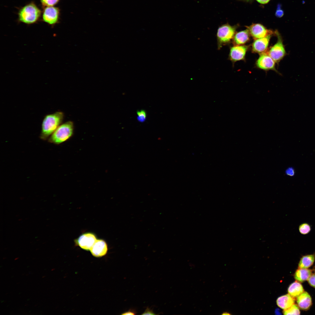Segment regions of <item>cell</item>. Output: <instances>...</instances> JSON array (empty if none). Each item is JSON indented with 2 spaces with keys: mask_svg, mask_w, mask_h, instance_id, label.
Here are the masks:
<instances>
[{
  "mask_svg": "<svg viewBox=\"0 0 315 315\" xmlns=\"http://www.w3.org/2000/svg\"><path fill=\"white\" fill-rule=\"evenodd\" d=\"M64 116V113L61 111H57L45 116L42 123L40 138L43 140L48 138L61 124Z\"/></svg>",
  "mask_w": 315,
  "mask_h": 315,
  "instance_id": "1",
  "label": "cell"
},
{
  "mask_svg": "<svg viewBox=\"0 0 315 315\" xmlns=\"http://www.w3.org/2000/svg\"><path fill=\"white\" fill-rule=\"evenodd\" d=\"M74 130V123L71 121L61 124L49 137L48 141L56 144L62 143L72 136Z\"/></svg>",
  "mask_w": 315,
  "mask_h": 315,
  "instance_id": "2",
  "label": "cell"
},
{
  "mask_svg": "<svg viewBox=\"0 0 315 315\" xmlns=\"http://www.w3.org/2000/svg\"><path fill=\"white\" fill-rule=\"evenodd\" d=\"M41 14L40 10L33 3L29 4L23 7L19 13V20L27 24L35 23Z\"/></svg>",
  "mask_w": 315,
  "mask_h": 315,
  "instance_id": "3",
  "label": "cell"
},
{
  "mask_svg": "<svg viewBox=\"0 0 315 315\" xmlns=\"http://www.w3.org/2000/svg\"><path fill=\"white\" fill-rule=\"evenodd\" d=\"M235 32V28L228 24H224L218 28L217 33L218 49L230 41L234 38Z\"/></svg>",
  "mask_w": 315,
  "mask_h": 315,
  "instance_id": "4",
  "label": "cell"
},
{
  "mask_svg": "<svg viewBox=\"0 0 315 315\" xmlns=\"http://www.w3.org/2000/svg\"><path fill=\"white\" fill-rule=\"evenodd\" d=\"M275 33L278 40L277 42L269 50L268 55L275 62H277L284 58L286 53L281 36L277 32Z\"/></svg>",
  "mask_w": 315,
  "mask_h": 315,
  "instance_id": "5",
  "label": "cell"
},
{
  "mask_svg": "<svg viewBox=\"0 0 315 315\" xmlns=\"http://www.w3.org/2000/svg\"><path fill=\"white\" fill-rule=\"evenodd\" d=\"M97 240L95 235L91 232L83 233L75 240L76 244L82 249L90 250Z\"/></svg>",
  "mask_w": 315,
  "mask_h": 315,
  "instance_id": "6",
  "label": "cell"
},
{
  "mask_svg": "<svg viewBox=\"0 0 315 315\" xmlns=\"http://www.w3.org/2000/svg\"><path fill=\"white\" fill-rule=\"evenodd\" d=\"M247 27L250 34L255 39L264 38L273 33L260 24H253Z\"/></svg>",
  "mask_w": 315,
  "mask_h": 315,
  "instance_id": "7",
  "label": "cell"
},
{
  "mask_svg": "<svg viewBox=\"0 0 315 315\" xmlns=\"http://www.w3.org/2000/svg\"><path fill=\"white\" fill-rule=\"evenodd\" d=\"M248 49L247 46L237 45L231 47L229 54V59L233 62L243 60Z\"/></svg>",
  "mask_w": 315,
  "mask_h": 315,
  "instance_id": "8",
  "label": "cell"
},
{
  "mask_svg": "<svg viewBox=\"0 0 315 315\" xmlns=\"http://www.w3.org/2000/svg\"><path fill=\"white\" fill-rule=\"evenodd\" d=\"M60 10L57 7L48 6L44 11L43 18L44 21L50 24L56 23L58 21Z\"/></svg>",
  "mask_w": 315,
  "mask_h": 315,
  "instance_id": "9",
  "label": "cell"
},
{
  "mask_svg": "<svg viewBox=\"0 0 315 315\" xmlns=\"http://www.w3.org/2000/svg\"><path fill=\"white\" fill-rule=\"evenodd\" d=\"M108 250L106 242L103 239H97L90 251L93 256L99 258L105 255Z\"/></svg>",
  "mask_w": 315,
  "mask_h": 315,
  "instance_id": "10",
  "label": "cell"
},
{
  "mask_svg": "<svg viewBox=\"0 0 315 315\" xmlns=\"http://www.w3.org/2000/svg\"><path fill=\"white\" fill-rule=\"evenodd\" d=\"M256 65L258 68L262 69L276 71L275 62L268 54H261L256 61Z\"/></svg>",
  "mask_w": 315,
  "mask_h": 315,
  "instance_id": "11",
  "label": "cell"
},
{
  "mask_svg": "<svg viewBox=\"0 0 315 315\" xmlns=\"http://www.w3.org/2000/svg\"><path fill=\"white\" fill-rule=\"evenodd\" d=\"M271 35L256 39L252 45L253 51L258 53H263L267 49Z\"/></svg>",
  "mask_w": 315,
  "mask_h": 315,
  "instance_id": "12",
  "label": "cell"
},
{
  "mask_svg": "<svg viewBox=\"0 0 315 315\" xmlns=\"http://www.w3.org/2000/svg\"><path fill=\"white\" fill-rule=\"evenodd\" d=\"M296 301L298 307L300 309L305 310L308 309L312 304L311 297L306 291H304L298 296Z\"/></svg>",
  "mask_w": 315,
  "mask_h": 315,
  "instance_id": "13",
  "label": "cell"
},
{
  "mask_svg": "<svg viewBox=\"0 0 315 315\" xmlns=\"http://www.w3.org/2000/svg\"><path fill=\"white\" fill-rule=\"evenodd\" d=\"M294 298L289 294H286L279 297L276 300L277 305L284 310L286 309L291 307L294 304Z\"/></svg>",
  "mask_w": 315,
  "mask_h": 315,
  "instance_id": "14",
  "label": "cell"
},
{
  "mask_svg": "<svg viewBox=\"0 0 315 315\" xmlns=\"http://www.w3.org/2000/svg\"><path fill=\"white\" fill-rule=\"evenodd\" d=\"M250 35L248 29L237 33L233 38L234 43L238 45L244 44L249 41Z\"/></svg>",
  "mask_w": 315,
  "mask_h": 315,
  "instance_id": "15",
  "label": "cell"
},
{
  "mask_svg": "<svg viewBox=\"0 0 315 315\" xmlns=\"http://www.w3.org/2000/svg\"><path fill=\"white\" fill-rule=\"evenodd\" d=\"M288 291L291 296L293 298H297L304 292V290L302 284L299 282L295 281L289 286Z\"/></svg>",
  "mask_w": 315,
  "mask_h": 315,
  "instance_id": "16",
  "label": "cell"
},
{
  "mask_svg": "<svg viewBox=\"0 0 315 315\" xmlns=\"http://www.w3.org/2000/svg\"><path fill=\"white\" fill-rule=\"evenodd\" d=\"M312 274V271L311 270L298 268L294 274V277L297 281L303 282L308 280Z\"/></svg>",
  "mask_w": 315,
  "mask_h": 315,
  "instance_id": "17",
  "label": "cell"
},
{
  "mask_svg": "<svg viewBox=\"0 0 315 315\" xmlns=\"http://www.w3.org/2000/svg\"><path fill=\"white\" fill-rule=\"evenodd\" d=\"M315 260V253L303 256L298 264L299 268L307 269L313 264Z\"/></svg>",
  "mask_w": 315,
  "mask_h": 315,
  "instance_id": "18",
  "label": "cell"
},
{
  "mask_svg": "<svg viewBox=\"0 0 315 315\" xmlns=\"http://www.w3.org/2000/svg\"><path fill=\"white\" fill-rule=\"evenodd\" d=\"M312 229L310 225L307 223H303L299 225L298 230L302 235H305L308 234Z\"/></svg>",
  "mask_w": 315,
  "mask_h": 315,
  "instance_id": "19",
  "label": "cell"
},
{
  "mask_svg": "<svg viewBox=\"0 0 315 315\" xmlns=\"http://www.w3.org/2000/svg\"><path fill=\"white\" fill-rule=\"evenodd\" d=\"M283 313L284 315H299L300 312L298 306L294 304L288 309L284 310Z\"/></svg>",
  "mask_w": 315,
  "mask_h": 315,
  "instance_id": "20",
  "label": "cell"
},
{
  "mask_svg": "<svg viewBox=\"0 0 315 315\" xmlns=\"http://www.w3.org/2000/svg\"><path fill=\"white\" fill-rule=\"evenodd\" d=\"M137 119L140 122L143 123L145 121L146 117V113L144 110H141L137 111Z\"/></svg>",
  "mask_w": 315,
  "mask_h": 315,
  "instance_id": "21",
  "label": "cell"
},
{
  "mask_svg": "<svg viewBox=\"0 0 315 315\" xmlns=\"http://www.w3.org/2000/svg\"><path fill=\"white\" fill-rule=\"evenodd\" d=\"M59 0H41L42 4L47 6H52L56 4Z\"/></svg>",
  "mask_w": 315,
  "mask_h": 315,
  "instance_id": "22",
  "label": "cell"
},
{
  "mask_svg": "<svg viewBox=\"0 0 315 315\" xmlns=\"http://www.w3.org/2000/svg\"><path fill=\"white\" fill-rule=\"evenodd\" d=\"M285 173L287 176H293L295 174V169L292 167H288L286 170Z\"/></svg>",
  "mask_w": 315,
  "mask_h": 315,
  "instance_id": "23",
  "label": "cell"
},
{
  "mask_svg": "<svg viewBox=\"0 0 315 315\" xmlns=\"http://www.w3.org/2000/svg\"><path fill=\"white\" fill-rule=\"evenodd\" d=\"M284 14V11L281 9V5L278 4L276 11L275 15L278 17L281 18L283 15Z\"/></svg>",
  "mask_w": 315,
  "mask_h": 315,
  "instance_id": "24",
  "label": "cell"
},
{
  "mask_svg": "<svg viewBox=\"0 0 315 315\" xmlns=\"http://www.w3.org/2000/svg\"><path fill=\"white\" fill-rule=\"evenodd\" d=\"M309 284L315 288V274H312L308 280Z\"/></svg>",
  "mask_w": 315,
  "mask_h": 315,
  "instance_id": "25",
  "label": "cell"
},
{
  "mask_svg": "<svg viewBox=\"0 0 315 315\" xmlns=\"http://www.w3.org/2000/svg\"><path fill=\"white\" fill-rule=\"evenodd\" d=\"M142 315H155L153 311L150 308L147 307Z\"/></svg>",
  "mask_w": 315,
  "mask_h": 315,
  "instance_id": "26",
  "label": "cell"
},
{
  "mask_svg": "<svg viewBox=\"0 0 315 315\" xmlns=\"http://www.w3.org/2000/svg\"><path fill=\"white\" fill-rule=\"evenodd\" d=\"M136 313V312L134 310H133L132 309H130L127 311L123 313V314H122L125 315H134Z\"/></svg>",
  "mask_w": 315,
  "mask_h": 315,
  "instance_id": "27",
  "label": "cell"
},
{
  "mask_svg": "<svg viewBox=\"0 0 315 315\" xmlns=\"http://www.w3.org/2000/svg\"><path fill=\"white\" fill-rule=\"evenodd\" d=\"M258 2L262 4H265L268 3L270 0H256Z\"/></svg>",
  "mask_w": 315,
  "mask_h": 315,
  "instance_id": "28",
  "label": "cell"
},
{
  "mask_svg": "<svg viewBox=\"0 0 315 315\" xmlns=\"http://www.w3.org/2000/svg\"><path fill=\"white\" fill-rule=\"evenodd\" d=\"M280 309H276L275 311V313L276 314H281V312H280Z\"/></svg>",
  "mask_w": 315,
  "mask_h": 315,
  "instance_id": "29",
  "label": "cell"
},
{
  "mask_svg": "<svg viewBox=\"0 0 315 315\" xmlns=\"http://www.w3.org/2000/svg\"><path fill=\"white\" fill-rule=\"evenodd\" d=\"M222 314V315H230V314H229V313H228V312H223Z\"/></svg>",
  "mask_w": 315,
  "mask_h": 315,
  "instance_id": "30",
  "label": "cell"
},
{
  "mask_svg": "<svg viewBox=\"0 0 315 315\" xmlns=\"http://www.w3.org/2000/svg\"><path fill=\"white\" fill-rule=\"evenodd\" d=\"M18 258H15V260H17V259H18Z\"/></svg>",
  "mask_w": 315,
  "mask_h": 315,
  "instance_id": "31",
  "label": "cell"
}]
</instances>
